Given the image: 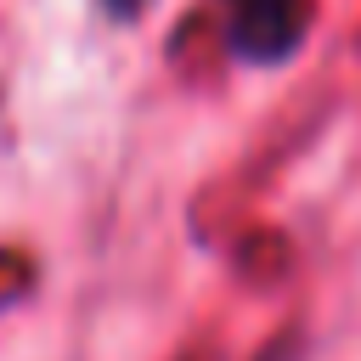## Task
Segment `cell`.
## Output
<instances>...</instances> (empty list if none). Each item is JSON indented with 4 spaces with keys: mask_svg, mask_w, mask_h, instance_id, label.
Returning <instances> with one entry per match:
<instances>
[{
    "mask_svg": "<svg viewBox=\"0 0 361 361\" xmlns=\"http://www.w3.org/2000/svg\"><path fill=\"white\" fill-rule=\"evenodd\" d=\"M220 45L243 68H282L310 45L316 0H220Z\"/></svg>",
    "mask_w": 361,
    "mask_h": 361,
    "instance_id": "6da1fadb",
    "label": "cell"
},
{
    "mask_svg": "<svg viewBox=\"0 0 361 361\" xmlns=\"http://www.w3.org/2000/svg\"><path fill=\"white\" fill-rule=\"evenodd\" d=\"M96 11H102L107 23H141V17L152 11V0H96Z\"/></svg>",
    "mask_w": 361,
    "mask_h": 361,
    "instance_id": "7a4b0ae2",
    "label": "cell"
}]
</instances>
